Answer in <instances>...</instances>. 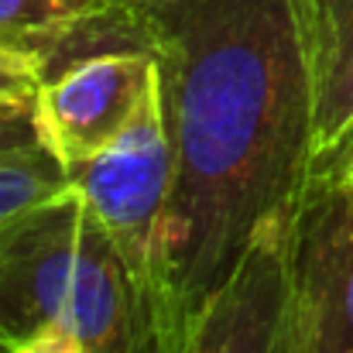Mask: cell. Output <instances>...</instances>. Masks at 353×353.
<instances>
[{
  "label": "cell",
  "mask_w": 353,
  "mask_h": 353,
  "mask_svg": "<svg viewBox=\"0 0 353 353\" xmlns=\"http://www.w3.org/2000/svg\"><path fill=\"white\" fill-rule=\"evenodd\" d=\"M0 353H86V347L79 343L76 333H69L62 326H41L38 333L0 347Z\"/></svg>",
  "instance_id": "cell-12"
},
{
  "label": "cell",
  "mask_w": 353,
  "mask_h": 353,
  "mask_svg": "<svg viewBox=\"0 0 353 353\" xmlns=\"http://www.w3.org/2000/svg\"><path fill=\"white\" fill-rule=\"evenodd\" d=\"M45 62L0 48V97H28L38 90V83L45 79Z\"/></svg>",
  "instance_id": "cell-11"
},
{
  "label": "cell",
  "mask_w": 353,
  "mask_h": 353,
  "mask_svg": "<svg viewBox=\"0 0 353 353\" xmlns=\"http://www.w3.org/2000/svg\"><path fill=\"white\" fill-rule=\"evenodd\" d=\"M295 213H278L257 230L234 274L196 316L182 353H302Z\"/></svg>",
  "instance_id": "cell-4"
},
{
  "label": "cell",
  "mask_w": 353,
  "mask_h": 353,
  "mask_svg": "<svg viewBox=\"0 0 353 353\" xmlns=\"http://www.w3.org/2000/svg\"><path fill=\"white\" fill-rule=\"evenodd\" d=\"M114 7L117 0H0V48L41 59L52 72L55 62H72Z\"/></svg>",
  "instance_id": "cell-8"
},
{
  "label": "cell",
  "mask_w": 353,
  "mask_h": 353,
  "mask_svg": "<svg viewBox=\"0 0 353 353\" xmlns=\"http://www.w3.org/2000/svg\"><path fill=\"white\" fill-rule=\"evenodd\" d=\"M172 134L165 120L161 76H154L141 97L134 117L120 137L93 161L69 172V182L86 196L90 210L110 234L134 285L148 299L168 353H182L168 319V285H165V210L172 196Z\"/></svg>",
  "instance_id": "cell-3"
},
{
  "label": "cell",
  "mask_w": 353,
  "mask_h": 353,
  "mask_svg": "<svg viewBox=\"0 0 353 353\" xmlns=\"http://www.w3.org/2000/svg\"><path fill=\"white\" fill-rule=\"evenodd\" d=\"M0 347H3V343H0Z\"/></svg>",
  "instance_id": "cell-14"
},
{
  "label": "cell",
  "mask_w": 353,
  "mask_h": 353,
  "mask_svg": "<svg viewBox=\"0 0 353 353\" xmlns=\"http://www.w3.org/2000/svg\"><path fill=\"white\" fill-rule=\"evenodd\" d=\"M144 48L172 134L165 285L179 350L257 230L295 213L316 165L299 0H117L79 55Z\"/></svg>",
  "instance_id": "cell-1"
},
{
  "label": "cell",
  "mask_w": 353,
  "mask_h": 353,
  "mask_svg": "<svg viewBox=\"0 0 353 353\" xmlns=\"http://www.w3.org/2000/svg\"><path fill=\"white\" fill-rule=\"evenodd\" d=\"M302 353H305V350H302Z\"/></svg>",
  "instance_id": "cell-16"
},
{
  "label": "cell",
  "mask_w": 353,
  "mask_h": 353,
  "mask_svg": "<svg viewBox=\"0 0 353 353\" xmlns=\"http://www.w3.org/2000/svg\"><path fill=\"white\" fill-rule=\"evenodd\" d=\"M350 130H353V127H350Z\"/></svg>",
  "instance_id": "cell-15"
},
{
  "label": "cell",
  "mask_w": 353,
  "mask_h": 353,
  "mask_svg": "<svg viewBox=\"0 0 353 353\" xmlns=\"http://www.w3.org/2000/svg\"><path fill=\"white\" fill-rule=\"evenodd\" d=\"M45 148L34 117V93L28 97H0V158Z\"/></svg>",
  "instance_id": "cell-10"
},
{
  "label": "cell",
  "mask_w": 353,
  "mask_h": 353,
  "mask_svg": "<svg viewBox=\"0 0 353 353\" xmlns=\"http://www.w3.org/2000/svg\"><path fill=\"white\" fill-rule=\"evenodd\" d=\"M69 182L65 165L48 148H31L0 158V227L34 203L55 196Z\"/></svg>",
  "instance_id": "cell-9"
},
{
  "label": "cell",
  "mask_w": 353,
  "mask_h": 353,
  "mask_svg": "<svg viewBox=\"0 0 353 353\" xmlns=\"http://www.w3.org/2000/svg\"><path fill=\"white\" fill-rule=\"evenodd\" d=\"M295 305L305 353H353V189L312 175L295 213Z\"/></svg>",
  "instance_id": "cell-6"
},
{
  "label": "cell",
  "mask_w": 353,
  "mask_h": 353,
  "mask_svg": "<svg viewBox=\"0 0 353 353\" xmlns=\"http://www.w3.org/2000/svg\"><path fill=\"white\" fill-rule=\"evenodd\" d=\"M41 326L76 333L86 353H168L148 299L72 182L0 227V343Z\"/></svg>",
  "instance_id": "cell-2"
},
{
  "label": "cell",
  "mask_w": 353,
  "mask_h": 353,
  "mask_svg": "<svg viewBox=\"0 0 353 353\" xmlns=\"http://www.w3.org/2000/svg\"><path fill=\"white\" fill-rule=\"evenodd\" d=\"M151 76L154 55L144 48H103L65 62L34 90L41 144L65 172L93 161L134 117Z\"/></svg>",
  "instance_id": "cell-5"
},
{
  "label": "cell",
  "mask_w": 353,
  "mask_h": 353,
  "mask_svg": "<svg viewBox=\"0 0 353 353\" xmlns=\"http://www.w3.org/2000/svg\"><path fill=\"white\" fill-rule=\"evenodd\" d=\"M347 185H350V189H353V172H350V175H347Z\"/></svg>",
  "instance_id": "cell-13"
},
{
  "label": "cell",
  "mask_w": 353,
  "mask_h": 353,
  "mask_svg": "<svg viewBox=\"0 0 353 353\" xmlns=\"http://www.w3.org/2000/svg\"><path fill=\"white\" fill-rule=\"evenodd\" d=\"M299 17L316 100V161H323L353 127V0H299Z\"/></svg>",
  "instance_id": "cell-7"
}]
</instances>
